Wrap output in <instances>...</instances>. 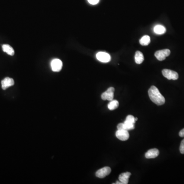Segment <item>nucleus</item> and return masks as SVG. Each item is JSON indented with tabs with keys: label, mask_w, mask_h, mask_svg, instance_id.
Segmentation results:
<instances>
[{
	"label": "nucleus",
	"mask_w": 184,
	"mask_h": 184,
	"mask_svg": "<svg viewBox=\"0 0 184 184\" xmlns=\"http://www.w3.org/2000/svg\"><path fill=\"white\" fill-rule=\"evenodd\" d=\"M148 95L150 100L158 105H162L165 103V99L155 86H151L148 90Z\"/></svg>",
	"instance_id": "f257e3e1"
},
{
	"label": "nucleus",
	"mask_w": 184,
	"mask_h": 184,
	"mask_svg": "<svg viewBox=\"0 0 184 184\" xmlns=\"http://www.w3.org/2000/svg\"><path fill=\"white\" fill-rule=\"evenodd\" d=\"M162 74L165 77L169 80H175L178 78V74L177 72L169 69L163 70Z\"/></svg>",
	"instance_id": "f03ea898"
},
{
	"label": "nucleus",
	"mask_w": 184,
	"mask_h": 184,
	"mask_svg": "<svg viewBox=\"0 0 184 184\" xmlns=\"http://www.w3.org/2000/svg\"><path fill=\"white\" fill-rule=\"evenodd\" d=\"M170 54V50L164 49V50H159L156 52L155 55L159 61H163L166 59V57L169 56Z\"/></svg>",
	"instance_id": "7ed1b4c3"
},
{
	"label": "nucleus",
	"mask_w": 184,
	"mask_h": 184,
	"mask_svg": "<svg viewBox=\"0 0 184 184\" xmlns=\"http://www.w3.org/2000/svg\"><path fill=\"white\" fill-rule=\"evenodd\" d=\"M114 92L115 89L114 87H110L108 89V90L104 92L101 95V98L102 100L112 101L114 99Z\"/></svg>",
	"instance_id": "20e7f679"
},
{
	"label": "nucleus",
	"mask_w": 184,
	"mask_h": 184,
	"mask_svg": "<svg viewBox=\"0 0 184 184\" xmlns=\"http://www.w3.org/2000/svg\"><path fill=\"white\" fill-rule=\"evenodd\" d=\"M96 58L99 61H100L102 63H109L111 60V57L109 54L104 52H99L97 53Z\"/></svg>",
	"instance_id": "39448f33"
},
{
	"label": "nucleus",
	"mask_w": 184,
	"mask_h": 184,
	"mask_svg": "<svg viewBox=\"0 0 184 184\" xmlns=\"http://www.w3.org/2000/svg\"><path fill=\"white\" fill-rule=\"evenodd\" d=\"M52 70L54 72H59L62 69L63 63L59 59H54L51 63Z\"/></svg>",
	"instance_id": "423d86ee"
},
{
	"label": "nucleus",
	"mask_w": 184,
	"mask_h": 184,
	"mask_svg": "<svg viewBox=\"0 0 184 184\" xmlns=\"http://www.w3.org/2000/svg\"><path fill=\"white\" fill-rule=\"evenodd\" d=\"M116 136L120 140L127 141L130 137V134L127 130H118L116 133Z\"/></svg>",
	"instance_id": "0eeeda50"
},
{
	"label": "nucleus",
	"mask_w": 184,
	"mask_h": 184,
	"mask_svg": "<svg viewBox=\"0 0 184 184\" xmlns=\"http://www.w3.org/2000/svg\"><path fill=\"white\" fill-rule=\"evenodd\" d=\"M111 172V169L109 167H105L100 169L96 172V176L98 178H102L109 175Z\"/></svg>",
	"instance_id": "6e6552de"
},
{
	"label": "nucleus",
	"mask_w": 184,
	"mask_h": 184,
	"mask_svg": "<svg viewBox=\"0 0 184 184\" xmlns=\"http://www.w3.org/2000/svg\"><path fill=\"white\" fill-rule=\"evenodd\" d=\"M14 84V81L13 78L9 77H6L1 81L2 87L3 90H6L7 88L13 86Z\"/></svg>",
	"instance_id": "1a4fd4ad"
},
{
	"label": "nucleus",
	"mask_w": 184,
	"mask_h": 184,
	"mask_svg": "<svg viewBox=\"0 0 184 184\" xmlns=\"http://www.w3.org/2000/svg\"><path fill=\"white\" fill-rule=\"evenodd\" d=\"M159 150L156 148H153L149 150L145 153V157L147 159H154L159 155Z\"/></svg>",
	"instance_id": "9d476101"
},
{
	"label": "nucleus",
	"mask_w": 184,
	"mask_h": 184,
	"mask_svg": "<svg viewBox=\"0 0 184 184\" xmlns=\"http://www.w3.org/2000/svg\"><path fill=\"white\" fill-rule=\"evenodd\" d=\"M131 175V173L129 172H126L121 174L119 176V179L122 184H127L128 183V179L130 176Z\"/></svg>",
	"instance_id": "9b49d317"
},
{
	"label": "nucleus",
	"mask_w": 184,
	"mask_h": 184,
	"mask_svg": "<svg viewBox=\"0 0 184 184\" xmlns=\"http://www.w3.org/2000/svg\"><path fill=\"white\" fill-rule=\"evenodd\" d=\"M134 60H135L136 64H142L144 60V57L143 53L139 51L136 52L135 56H134Z\"/></svg>",
	"instance_id": "f8f14e48"
},
{
	"label": "nucleus",
	"mask_w": 184,
	"mask_h": 184,
	"mask_svg": "<svg viewBox=\"0 0 184 184\" xmlns=\"http://www.w3.org/2000/svg\"><path fill=\"white\" fill-rule=\"evenodd\" d=\"M153 30H154L155 33H156L157 35H160L164 34L166 31L165 27L161 25H158L154 27Z\"/></svg>",
	"instance_id": "ddd939ff"
},
{
	"label": "nucleus",
	"mask_w": 184,
	"mask_h": 184,
	"mask_svg": "<svg viewBox=\"0 0 184 184\" xmlns=\"http://www.w3.org/2000/svg\"><path fill=\"white\" fill-rule=\"evenodd\" d=\"M2 49H3V51L7 53L8 55H11V56L14 55V51L13 49L9 45H7V44L3 45L2 46Z\"/></svg>",
	"instance_id": "4468645a"
},
{
	"label": "nucleus",
	"mask_w": 184,
	"mask_h": 184,
	"mask_svg": "<svg viewBox=\"0 0 184 184\" xmlns=\"http://www.w3.org/2000/svg\"><path fill=\"white\" fill-rule=\"evenodd\" d=\"M119 105V103L117 100H112L108 104V106L109 110L113 111L114 109H116L118 108Z\"/></svg>",
	"instance_id": "2eb2a0df"
},
{
	"label": "nucleus",
	"mask_w": 184,
	"mask_h": 184,
	"mask_svg": "<svg viewBox=\"0 0 184 184\" xmlns=\"http://www.w3.org/2000/svg\"><path fill=\"white\" fill-rule=\"evenodd\" d=\"M150 42V38L148 35H144L140 40V43L142 46L148 45Z\"/></svg>",
	"instance_id": "dca6fc26"
},
{
	"label": "nucleus",
	"mask_w": 184,
	"mask_h": 184,
	"mask_svg": "<svg viewBox=\"0 0 184 184\" xmlns=\"http://www.w3.org/2000/svg\"><path fill=\"white\" fill-rule=\"evenodd\" d=\"M123 124L124 129L125 130L129 131V130H134V124L133 122L125 120Z\"/></svg>",
	"instance_id": "f3484780"
},
{
	"label": "nucleus",
	"mask_w": 184,
	"mask_h": 184,
	"mask_svg": "<svg viewBox=\"0 0 184 184\" xmlns=\"http://www.w3.org/2000/svg\"><path fill=\"white\" fill-rule=\"evenodd\" d=\"M125 120L129 121L131 122H133L134 124H135V123H136V121L135 120V118L132 115L127 116Z\"/></svg>",
	"instance_id": "a211bd4d"
},
{
	"label": "nucleus",
	"mask_w": 184,
	"mask_h": 184,
	"mask_svg": "<svg viewBox=\"0 0 184 184\" xmlns=\"http://www.w3.org/2000/svg\"><path fill=\"white\" fill-rule=\"evenodd\" d=\"M179 151L182 154H184V139L181 142V145L179 147Z\"/></svg>",
	"instance_id": "6ab92c4d"
},
{
	"label": "nucleus",
	"mask_w": 184,
	"mask_h": 184,
	"mask_svg": "<svg viewBox=\"0 0 184 184\" xmlns=\"http://www.w3.org/2000/svg\"><path fill=\"white\" fill-rule=\"evenodd\" d=\"M89 3L92 5H96L98 3L99 0H87Z\"/></svg>",
	"instance_id": "aec40b11"
},
{
	"label": "nucleus",
	"mask_w": 184,
	"mask_h": 184,
	"mask_svg": "<svg viewBox=\"0 0 184 184\" xmlns=\"http://www.w3.org/2000/svg\"><path fill=\"white\" fill-rule=\"evenodd\" d=\"M117 128H118V130H125L124 129V127L123 123L119 124L118 125H117Z\"/></svg>",
	"instance_id": "412c9836"
},
{
	"label": "nucleus",
	"mask_w": 184,
	"mask_h": 184,
	"mask_svg": "<svg viewBox=\"0 0 184 184\" xmlns=\"http://www.w3.org/2000/svg\"><path fill=\"white\" fill-rule=\"evenodd\" d=\"M179 136L181 137H184V128H183L182 130H181V131H179Z\"/></svg>",
	"instance_id": "4be33fe9"
},
{
	"label": "nucleus",
	"mask_w": 184,
	"mask_h": 184,
	"mask_svg": "<svg viewBox=\"0 0 184 184\" xmlns=\"http://www.w3.org/2000/svg\"><path fill=\"white\" fill-rule=\"evenodd\" d=\"M114 184H122L121 182H118V181H117L116 183H114Z\"/></svg>",
	"instance_id": "5701e85b"
},
{
	"label": "nucleus",
	"mask_w": 184,
	"mask_h": 184,
	"mask_svg": "<svg viewBox=\"0 0 184 184\" xmlns=\"http://www.w3.org/2000/svg\"><path fill=\"white\" fill-rule=\"evenodd\" d=\"M137 120H138L137 118H135V120H136V121H137Z\"/></svg>",
	"instance_id": "b1692460"
}]
</instances>
